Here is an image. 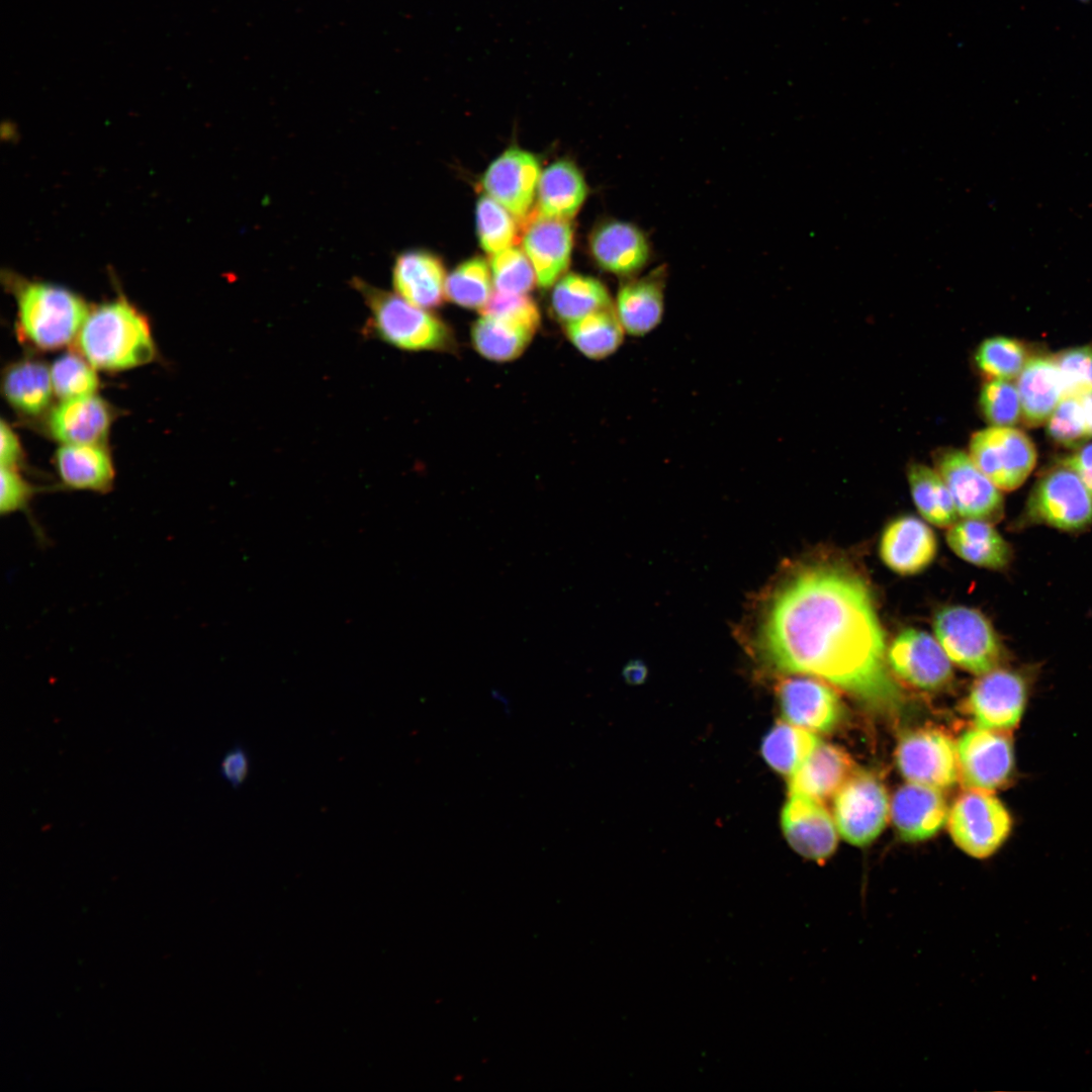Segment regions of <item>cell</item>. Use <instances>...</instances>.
I'll use <instances>...</instances> for the list:
<instances>
[{
	"label": "cell",
	"mask_w": 1092,
	"mask_h": 1092,
	"mask_svg": "<svg viewBox=\"0 0 1092 1092\" xmlns=\"http://www.w3.org/2000/svg\"><path fill=\"white\" fill-rule=\"evenodd\" d=\"M760 630L778 670L826 680L874 712L901 708L871 590L849 570L813 566L793 576L770 601Z\"/></svg>",
	"instance_id": "obj_1"
},
{
	"label": "cell",
	"mask_w": 1092,
	"mask_h": 1092,
	"mask_svg": "<svg viewBox=\"0 0 1092 1092\" xmlns=\"http://www.w3.org/2000/svg\"><path fill=\"white\" fill-rule=\"evenodd\" d=\"M77 338L82 355L98 369H128L155 356L146 317L125 300L104 303L89 312Z\"/></svg>",
	"instance_id": "obj_2"
},
{
	"label": "cell",
	"mask_w": 1092,
	"mask_h": 1092,
	"mask_svg": "<svg viewBox=\"0 0 1092 1092\" xmlns=\"http://www.w3.org/2000/svg\"><path fill=\"white\" fill-rule=\"evenodd\" d=\"M353 283L369 309L366 332L371 336L405 351L454 349L453 333L438 316L397 293L371 286L360 279Z\"/></svg>",
	"instance_id": "obj_3"
},
{
	"label": "cell",
	"mask_w": 1092,
	"mask_h": 1092,
	"mask_svg": "<svg viewBox=\"0 0 1092 1092\" xmlns=\"http://www.w3.org/2000/svg\"><path fill=\"white\" fill-rule=\"evenodd\" d=\"M17 304L22 333L42 349L71 342L89 313L77 294L49 283L26 284L18 293Z\"/></svg>",
	"instance_id": "obj_4"
},
{
	"label": "cell",
	"mask_w": 1092,
	"mask_h": 1092,
	"mask_svg": "<svg viewBox=\"0 0 1092 1092\" xmlns=\"http://www.w3.org/2000/svg\"><path fill=\"white\" fill-rule=\"evenodd\" d=\"M935 637L950 661L981 675L1000 666L1003 645L987 617L964 606L940 609L933 619Z\"/></svg>",
	"instance_id": "obj_5"
},
{
	"label": "cell",
	"mask_w": 1092,
	"mask_h": 1092,
	"mask_svg": "<svg viewBox=\"0 0 1092 1092\" xmlns=\"http://www.w3.org/2000/svg\"><path fill=\"white\" fill-rule=\"evenodd\" d=\"M947 826L959 848L972 857L985 859L1009 838L1013 818L993 792L967 789L948 811Z\"/></svg>",
	"instance_id": "obj_6"
},
{
	"label": "cell",
	"mask_w": 1092,
	"mask_h": 1092,
	"mask_svg": "<svg viewBox=\"0 0 1092 1092\" xmlns=\"http://www.w3.org/2000/svg\"><path fill=\"white\" fill-rule=\"evenodd\" d=\"M972 685L965 709L975 727L1011 732L1026 711L1032 681L1025 671L997 667Z\"/></svg>",
	"instance_id": "obj_7"
},
{
	"label": "cell",
	"mask_w": 1092,
	"mask_h": 1092,
	"mask_svg": "<svg viewBox=\"0 0 1092 1092\" xmlns=\"http://www.w3.org/2000/svg\"><path fill=\"white\" fill-rule=\"evenodd\" d=\"M959 779L966 789L995 793L1011 785L1016 759L1011 732L975 727L957 743Z\"/></svg>",
	"instance_id": "obj_8"
},
{
	"label": "cell",
	"mask_w": 1092,
	"mask_h": 1092,
	"mask_svg": "<svg viewBox=\"0 0 1092 1092\" xmlns=\"http://www.w3.org/2000/svg\"><path fill=\"white\" fill-rule=\"evenodd\" d=\"M969 453L976 466L1003 490L1019 487L1036 462L1030 438L1012 427L992 426L974 433Z\"/></svg>",
	"instance_id": "obj_9"
},
{
	"label": "cell",
	"mask_w": 1092,
	"mask_h": 1092,
	"mask_svg": "<svg viewBox=\"0 0 1092 1092\" xmlns=\"http://www.w3.org/2000/svg\"><path fill=\"white\" fill-rule=\"evenodd\" d=\"M884 785L868 771L855 770L834 795L833 819L838 833L856 846L874 841L889 816Z\"/></svg>",
	"instance_id": "obj_10"
},
{
	"label": "cell",
	"mask_w": 1092,
	"mask_h": 1092,
	"mask_svg": "<svg viewBox=\"0 0 1092 1092\" xmlns=\"http://www.w3.org/2000/svg\"><path fill=\"white\" fill-rule=\"evenodd\" d=\"M1025 519L1065 531L1083 529L1092 523V495L1077 473L1062 464L1036 482Z\"/></svg>",
	"instance_id": "obj_11"
},
{
	"label": "cell",
	"mask_w": 1092,
	"mask_h": 1092,
	"mask_svg": "<svg viewBox=\"0 0 1092 1092\" xmlns=\"http://www.w3.org/2000/svg\"><path fill=\"white\" fill-rule=\"evenodd\" d=\"M933 459L958 515L990 523L1002 518L1004 506L999 488L976 466L970 455L956 448H940Z\"/></svg>",
	"instance_id": "obj_12"
},
{
	"label": "cell",
	"mask_w": 1092,
	"mask_h": 1092,
	"mask_svg": "<svg viewBox=\"0 0 1092 1092\" xmlns=\"http://www.w3.org/2000/svg\"><path fill=\"white\" fill-rule=\"evenodd\" d=\"M896 763L910 783L943 790L959 780L957 744L943 731L920 728L899 739Z\"/></svg>",
	"instance_id": "obj_13"
},
{
	"label": "cell",
	"mask_w": 1092,
	"mask_h": 1092,
	"mask_svg": "<svg viewBox=\"0 0 1092 1092\" xmlns=\"http://www.w3.org/2000/svg\"><path fill=\"white\" fill-rule=\"evenodd\" d=\"M776 695L784 721L811 732H829L841 722L844 710L837 693L819 678H782Z\"/></svg>",
	"instance_id": "obj_14"
},
{
	"label": "cell",
	"mask_w": 1092,
	"mask_h": 1092,
	"mask_svg": "<svg viewBox=\"0 0 1092 1092\" xmlns=\"http://www.w3.org/2000/svg\"><path fill=\"white\" fill-rule=\"evenodd\" d=\"M887 660L900 679L922 691H938L952 678L946 653L938 641L921 630L901 632L891 643Z\"/></svg>",
	"instance_id": "obj_15"
},
{
	"label": "cell",
	"mask_w": 1092,
	"mask_h": 1092,
	"mask_svg": "<svg viewBox=\"0 0 1092 1092\" xmlns=\"http://www.w3.org/2000/svg\"><path fill=\"white\" fill-rule=\"evenodd\" d=\"M789 795L781 814L784 835L798 854L823 864L837 846L834 819L822 801L801 794Z\"/></svg>",
	"instance_id": "obj_16"
},
{
	"label": "cell",
	"mask_w": 1092,
	"mask_h": 1092,
	"mask_svg": "<svg viewBox=\"0 0 1092 1092\" xmlns=\"http://www.w3.org/2000/svg\"><path fill=\"white\" fill-rule=\"evenodd\" d=\"M521 221L523 247L535 270L537 284L548 288L569 266L572 225L569 219L544 216L536 208Z\"/></svg>",
	"instance_id": "obj_17"
},
{
	"label": "cell",
	"mask_w": 1092,
	"mask_h": 1092,
	"mask_svg": "<svg viewBox=\"0 0 1092 1092\" xmlns=\"http://www.w3.org/2000/svg\"><path fill=\"white\" fill-rule=\"evenodd\" d=\"M539 179L540 164L537 158L513 147L488 166L481 184L490 197L522 220L532 211Z\"/></svg>",
	"instance_id": "obj_18"
},
{
	"label": "cell",
	"mask_w": 1092,
	"mask_h": 1092,
	"mask_svg": "<svg viewBox=\"0 0 1092 1092\" xmlns=\"http://www.w3.org/2000/svg\"><path fill=\"white\" fill-rule=\"evenodd\" d=\"M588 244L593 259L602 269L623 277H634L651 255L646 235L635 224L617 219L596 226Z\"/></svg>",
	"instance_id": "obj_19"
},
{
	"label": "cell",
	"mask_w": 1092,
	"mask_h": 1092,
	"mask_svg": "<svg viewBox=\"0 0 1092 1092\" xmlns=\"http://www.w3.org/2000/svg\"><path fill=\"white\" fill-rule=\"evenodd\" d=\"M890 812L899 836L907 842L931 838L948 817L941 790L910 782L894 794Z\"/></svg>",
	"instance_id": "obj_20"
},
{
	"label": "cell",
	"mask_w": 1092,
	"mask_h": 1092,
	"mask_svg": "<svg viewBox=\"0 0 1092 1092\" xmlns=\"http://www.w3.org/2000/svg\"><path fill=\"white\" fill-rule=\"evenodd\" d=\"M879 550L883 562L891 570L901 575H913L934 560L937 540L924 522L913 516H903L885 528Z\"/></svg>",
	"instance_id": "obj_21"
},
{
	"label": "cell",
	"mask_w": 1092,
	"mask_h": 1092,
	"mask_svg": "<svg viewBox=\"0 0 1092 1092\" xmlns=\"http://www.w3.org/2000/svg\"><path fill=\"white\" fill-rule=\"evenodd\" d=\"M666 275L665 267L659 266L647 275L630 278L619 288L614 307L626 334L643 337L660 325Z\"/></svg>",
	"instance_id": "obj_22"
},
{
	"label": "cell",
	"mask_w": 1092,
	"mask_h": 1092,
	"mask_svg": "<svg viewBox=\"0 0 1092 1092\" xmlns=\"http://www.w3.org/2000/svg\"><path fill=\"white\" fill-rule=\"evenodd\" d=\"M445 269L440 258L421 250L399 254L392 269V283L398 295L428 309L445 299Z\"/></svg>",
	"instance_id": "obj_23"
},
{
	"label": "cell",
	"mask_w": 1092,
	"mask_h": 1092,
	"mask_svg": "<svg viewBox=\"0 0 1092 1092\" xmlns=\"http://www.w3.org/2000/svg\"><path fill=\"white\" fill-rule=\"evenodd\" d=\"M855 770L847 752L836 745L820 742L789 778V794L823 801L833 797Z\"/></svg>",
	"instance_id": "obj_24"
},
{
	"label": "cell",
	"mask_w": 1092,
	"mask_h": 1092,
	"mask_svg": "<svg viewBox=\"0 0 1092 1092\" xmlns=\"http://www.w3.org/2000/svg\"><path fill=\"white\" fill-rule=\"evenodd\" d=\"M111 423L106 402L95 394L63 399L49 420L52 435L64 444H98Z\"/></svg>",
	"instance_id": "obj_25"
},
{
	"label": "cell",
	"mask_w": 1092,
	"mask_h": 1092,
	"mask_svg": "<svg viewBox=\"0 0 1092 1092\" xmlns=\"http://www.w3.org/2000/svg\"><path fill=\"white\" fill-rule=\"evenodd\" d=\"M1021 416L1028 426L1046 422L1065 397L1062 376L1054 357H1033L1027 360L1016 384Z\"/></svg>",
	"instance_id": "obj_26"
},
{
	"label": "cell",
	"mask_w": 1092,
	"mask_h": 1092,
	"mask_svg": "<svg viewBox=\"0 0 1092 1092\" xmlns=\"http://www.w3.org/2000/svg\"><path fill=\"white\" fill-rule=\"evenodd\" d=\"M56 467L67 488L99 493L112 488L114 467L99 444H64L56 454Z\"/></svg>",
	"instance_id": "obj_27"
},
{
	"label": "cell",
	"mask_w": 1092,
	"mask_h": 1092,
	"mask_svg": "<svg viewBox=\"0 0 1092 1092\" xmlns=\"http://www.w3.org/2000/svg\"><path fill=\"white\" fill-rule=\"evenodd\" d=\"M951 550L979 567L1002 569L1011 558V548L990 522L965 519L952 524L946 534Z\"/></svg>",
	"instance_id": "obj_28"
},
{
	"label": "cell",
	"mask_w": 1092,
	"mask_h": 1092,
	"mask_svg": "<svg viewBox=\"0 0 1092 1092\" xmlns=\"http://www.w3.org/2000/svg\"><path fill=\"white\" fill-rule=\"evenodd\" d=\"M587 191L575 164L568 160L556 161L540 176L536 209L544 216L569 219L579 210Z\"/></svg>",
	"instance_id": "obj_29"
},
{
	"label": "cell",
	"mask_w": 1092,
	"mask_h": 1092,
	"mask_svg": "<svg viewBox=\"0 0 1092 1092\" xmlns=\"http://www.w3.org/2000/svg\"><path fill=\"white\" fill-rule=\"evenodd\" d=\"M536 332V329L515 320L481 315L472 326L471 340L483 357L506 362L519 357Z\"/></svg>",
	"instance_id": "obj_30"
},
{
	"label": "cell",
	"mask_w": 1092,
	"mask_h": 1092,
	"mask_svg": "<svg viewBox=\"0 0 1092 1092\" xmlns=\"http://www.w3.org/2000/svg\"><path fill=\"white\" fill-rule=\"evenodd\" d=\"M2 391L17 411L37 415L47 408L52 398L51 371L36 360L17 362L5 372Z\"/></svg>",
	"instance_id": "obj_31"
},
{
	"label": "cell",
	"mask_w": 1092,
	"mask_h": 1092,
	"mask_svg": "<svg viewBox=\"0 0 1092 1092\" xmlns=\"http://www.w3.org/2000/svg\"><path fill=\"white\" fill-rule=\"evenodd\" d=\"M564 330L575 348L595 360L614 354L626 334L614 304L564 325Z\"/></svg>",
	"instance_id": "obj_32"
},
{
	"label": "cell",
	"mask_w": 1092,
	"mask_h": 1092,
	"mask_svg": "<svg viewBox=\"0 0 1092 1092\" xmlns=\"http://www.w3.org/2000/svg\"><path fill=\"white\" fill-rule=\"evenodd\" d=\"M551 305L558 321L566 325L613 303L608 289L600 280L570 273L556 282Z\"/></svg>",
	"instance_id": "obj_33"
},
{
	"label": "cell",
	"mask_w": 1092,
	"mask_h": 1092,
	"mask_svg": "<svg viewBox=\"0 0 1092 1092\" xmlns=\"http://www.w3.org/2000/svg\"><path fill=\"white\" fill-rule=\"evenodd\" d=\"M820 742L814 732L779 721L764 735L760 751L770 768L790 778Z\"/></svg>",
	"instance_id": "obj_34"
},
{
	"label": "cell",
	"mask_w": 1092,
	"mask_h": 1092,
	"mask_svg": "<svg viewBox=\"0 0 1092 1092\" xmlns=\"http://www.w3.org/2000/svg\"><path fill=\"white\" fill-rule=\"evenodd\" d=\"M907 476L914 504L926 521L938 527H949L957 522L952 496L936 469L912 463Z\"/></svg>",
	"instance_id": "obj_35"
},
{
	"label": "cell",
	"mask_w": 1092,
	"mask_h": 1092,
	"mask_svg": "<svg viewBox=\"0 0 1092 1092\" xmlns=\"http://www.w3.org/2000/svg\"><path fill=\"white\" fill-rule=\"evenodd\" d=\"M490 275V269L483 259H468L446 278V297L462 307L481 309L492 294Z\"/></svg>",
	"instance_id": "obj_36"
},
{
	"label": "cell",
	"mask_w": 1092,
	"mask_h": 1092,
	"mask_svg": "<svg viewBox=\"0 0 1092 1092\" xmlns=\"http://www.w3.org/2000/svg\"><path fill=\"white\" fill-rule=\"evenodd\" d=\"M1027 360L1023 343L1004 336L986 339L975 354L976 365L988 380H1010L1018 376Z\"/></svg>",
	"instance_id": "obj_37"
},
{
	"label": "cell",
	"mask_w": 1092,
	"mask_h": 1092,
	"mask_svg": "<svg viewBox=\"0 0 1092 1092\" xmlns=\"http://www.w3.org/2000/svg\"><path fill=\"white\" fill-rule=\"evenodd\" d=\"M476 225L480 246L487 253H497L520 241L522 226L489 195L481 196L477 201Z\"/></svg>",
	"instance_id": "obj_38"
},
{
	"label": "cell",
	"mask_w": 1092,
	"mask_h": 1092,
	"mask_svg": "<svg viewBox=\"0 0 1092 1092\" xmlns=\"http://www.w3.org/2000/svg\"><path fill=\"white\" fill-rule=\"evenodd\" d=\"M50 371L54 392L63 399L94 394L98 387L95 367L84 356L65 354Z\"/></svg>",
	"instance_id": "obj_39"
},
{
	"label": "cell",
	"mask_w": 1092,
	"mask_h": 1092,
	"mask_svg": "<svg viewBox=\"0 0 1092 1092\" xmlns=\"http://www.w3.org/2000/svg\"><path fill=\"white\" fill-rule=\"evenodd\" d=\"M490 272L497 291L527 294L537 283L529 258L516 247L491 254Z\"/></svg>",
	"instance_id": "obj_40"
},
{
	"label": "cell",
	"mask_w": 1092,
	"mask_h": 1092,
	"mask_svg": "<svg viewBox=\"0 0 1092 1092\" xmlns=\"http://www.w3.org/2000/svg\"><path fill=\"white\" fill-rule=\"evenodd\" d=\"M1048 422L1050 437L1061 445L1076 446L1092 438V428L1081 395L1066 396Z\"/></svg>",
	"instance_id": "obj_41"
},
{
	"label": "cell",
	"mask_w": 1092,
	"mask_h": 1092,
	"mask_svg": "<svg viewBox=\"0 0 1092 1092\" xmlns=\"http://www.w3.org/2000/svg\"><path fill=\"white\" fill-rule=\"evenodd\" d=\"M979 405L992 426L1011 427L1021 417L1019 393L1009 380H987L980 391Z\"/></svg>",
	"instance_id": "obj_42"
},
{
	"label": "cell",
	"mask_w": 1092,
	"mask_h": 1092,
	"mask_svg": "<svg viewBox=\"0 0 1092 1092\" xmlns=\"http://www.w3.org/2000/svg\"><path fill=\"white\" fill-rule=\"evenodd\" d=\"M1060 370L1065 397L1092 392V347L1065 350L1054 357Z\"/></svg>",
	"instance_id": "obj_43"
},
{
	"label": "cell",
	"mask_w": 1092,
	"mask_h": 1092,
	"mask_svg": "<svg viewBox=\"0 0 1092 1092\" xmlns=\"http://www.w3.org/2000/svg\"><path fill=\"white\" fill-rule=\"evenodd\" d=\"M481 315L511 318L538 330L541 322L536 302L527 294L495 291L479 309Z\"/></svg>",
	"instance_id": "obj_44"
},
{
	"label": "cell",
	"mask_w": 1092,
	"mask_h": 1092,
	"mask_svg": "<svg viewBox=\"0 0 1092 1092\" xmlns=\"http://www.w3.org/2000/svg\"><path fill=\"white\" fill-rule=\"evenodd\" d=\"M0 480L1 515L28 510L35 488L19 473L17 467L1 466Z\"/></svg>",
	"instance_id": "obj_45"
},
{
	"label": "cell",
	"mask_w": 1092,
	"mask_h": 1092,
	"mask_svg": "<svg viewBox=\"0 0 1092 1092\" xmlns=\"http://www.w3.org/2000/svg\"><path fill=\"white\" fill-rule=\"evenodd\" d=\"M249 771V755L242 746H234L221 759L220 775L233 788L243 785Z\"/></svg>",
	"instance_id": "obj_46"
},
{
	"label": "cell",
	"mask_w": 1092,
	"mask_h": 1092,
	"mask_svg": "<svg viewBox=\"0 0 1092 1092\" xmlns=\"http://www.w3.org/2000/svg\"><path fill=\"white\" fill-rule=\"evenodd\" d=\"M1061 464L1075 471L1092 495V443L1066 457Z\"/></svg>",
	"instance_id": "obj_47"
},
{
	"label": "cell",
	"mask_w": 1092,
	"mask_h": 1092,
	"mask_svg": "<svg viewBox=\"0 0 1092 1092\" xmlns=\"http://www.w3.org/2000/svg\"><path fill=\"white\" fill-rule=\"evenodd\" d=\"M0 436H1L0 437L1 438V448H0L1 466L17 467L18 463L21 460V456H22L21 446H20L18 437L16 436L14 431L11 429V427L8 424L5 423L4 420L1 421Z\"/></svg>",
	"instance_id": "obj_48"
},
{
	"label": "cell",
	"mask_w": 1092,
	"mask_h": 1092,
	"mask_svg": "<svg viewBox=\"0 0 1092 1092\" xmlns=\"http://www.w3.org/2000/svg\"><path fill=\"white\" fill-rule=\"evenodd\" d=\"M644 671L639 664L631 663L624 669L625 678L631 684L639 682L644 676Z\"/></svg>",
	"instance_id": "obj_49"
},
{
	"label": "cell",
	"mask_w": 1092,
	"mask_h": 1092,
	"mask_svg": "<svg viewBox=\"0 0 1092 1092\" xmlns=\"http://www.w3.org/2000/svg\"><path fill=\"white\" fill-rule=\"evenodd\" d=\"M1078 1H1080V2H1083V3H1086V2H1089V1H1091V0H1078Z\"/></svg>",
	"instance_id": "obj_50"
}]
</instances>
